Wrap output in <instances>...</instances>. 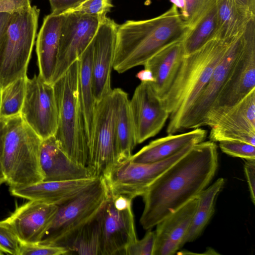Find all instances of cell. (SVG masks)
I'll return each mask as SVG.
<instances>
[{
    "instance_id": "obj_1",
    "label": "cell",
    "mask_w": 255,
    "mask_h": 255,
    "mask_svg": "<svg viewBox=\"0 0 255 255\" xmlns=\"http://www.w3.org/2000/svg\"><path fill=\"white\" fill-rule=\"evenodd\" d=\"M218 166L215 142L194 145L156 178L142 196L144 204L140 223L151 229L164 218L196 198L211 181Z\"/></svg>"
},
{
    "instance_id": "obj_2",
    "label": "cell",
    "mask_w": 255,
    "mask_h": 255,
    "mask_svg": "<svg viewBox=\"0 0 255 255\" xmlns=\"http://www.w3.org/2000/svg\"><path fill=\"white\" fill-rule=\"evenodd\" d=\"M188 29L173 4L156 17L118 24L113 68L123 73L143 66L162 49L183 40Z\"/></svg>"
},
{
    "instance_id": "obj_3",
    "label": "cell",
    "mask_w": 255,
    "mask_h": 255,
    "mask_svg": "<svg viewBox=\"0 0 255 255\" xmlns=\"http://www.w3.org/2000/svg\"><path fill=\"white\" fill-rule=\"evenodd\" d=\"M233 39L214 38L195 52L185 55L168 93L162 101L170 113L168 134L177 133L180 123Z\"/></svg>"
},
{
    "instance_id": "obj_4",
    "label": "cell",
    "mask_w": 255,
    "mask_h": 255,
    "mask_svg": "<svg viewBox=\"0 0 255 255\" xmlns=\"http://www.w3.org/2000/svg\"><path fill=\"white\" fill-rule=\"evenodd\" d=\"M42 140L20 115L6 119L2 165L10 188L43 181L39 161Z\"/></svg>"
},
{
    "instance_id": "obj_5",
    "label": "cell",
    "mask_w": 255,
    "mask_h": 255,
    "mask_svg": "<svg viewBox=\"0 0 255 255\" xmlns=\"http://www.w3.org/2000/svg\"><path fill=\"white\" fill-rule=\"evenodd\" d=\"M78 60L53 84L58 109L54 134L62 150L72 160L87 166L88 147L78 95Z\"/></svg>"
},
{
    "instance_id": "obj_6",
    "label": "cell",
    "mask_w": 255,
    "mask_h": 255,
    "mask_svg": "<svg viewBox=\"0 0 255 255\" xmlns=\"http://www.w3.org/2000/svg\"><path fill=\"white\" fill-rule=\"evenodd\" d=\"M39 14L35 5L11 14L0 37V89L27 77Z\"/></svg>"
},
{
    "instance_id": "obj_7",
    "label": "cell",
    "mask_w": 255,
    "mask_h": 255,
    "mask_svg": "<svg viewBox=\"0 0 255 255\" xmlns=\"http://www.w3.org/2000/svg\"><path fill=\"white\" fill-rule=\"evenodd\" d=\"M109 196L101 177L70 200L58 206L55 217L39 244L67 246L79 231L100 212Z\"/></svg>"
},
{
    "instance_id": "obj_8",
    "label": "cell",
    "mask_w": 255,
    "mask_h": 255,
    "mask_svg": "<svg viewBox=\"0 0 255 255\" xmlns=\"http://www.w3.org/2000/svg\"><path fill=\"white\" fill-rule=\"evenodd\" d=\"M255 89V19L248 22L242 49L203 126L211 128L229 109Z\"/></svg>"
},
{
    "instance_id": "obj_9",
    "label": "cell",
    "mask_w": 255,
    "mask_h": 255,
    "mask_svg": "<svg viewBox=\"0 0 255 255\" xmlns=\"http://www.w3.org/2000/svg\"><path fill=\"white\" fill-rule=\"evenodd\" d=\"M115 113V99L112 90L96 105L87 166L94 177L104 176L118 163Z\"/></svg>"
},
{
    "instance_id": "obj_10",
    "label": "cell",
    "mask_w": 255,
    "mask_h": 255,
    "mask_svg": "<svg viewBox=\"0 0 255 255\" xmlns=\"http://www.w3.org/2000/svg\"><path fill=\"white\" fill-rule=\"evenodd\" d=\"M193 145H188L172 156L152 163H136L128 159L117 164L102 177L109 195H124L132 200L142 196L156 178L185 155Z\"/></svg>"
},
{
    "instance_id": "obj_11",
    "label": "cell",
    "mask_w": 255,
    "mask_h": 255,
    "mask_svg": "<svg viewBox=\"0 0 255 255\" xmlns=\"http://www.w3.org/2000/svg\"><path fill=\"white\" fill-rule=\"evenodd\" d=\"M20 116L42 139L54 135L58 124V109L53 84L38 75L26 79Z\"/></svg>"
},
{
    "instance_id": "obj_12",
    "label": "cell",
    "mask_w": 255,
    "mask_h": 255,
    "mask_svg": "<svg viewBox=\"0 0 255 255\" xmlns=\"http://www.w3.org/2000/svg\"><path fill=\"white\" fill-rule=\"evenodd\" d=\"M62 14L64 17L52 84L78 59L93 39L101 21L105 17L74 13Z\"/></svg>"
},
{
    "instance_id": "obj_13",
    "label": "cell",
    "mask_w": 255,
    "mask_h": 255,
    "mask_svg": "<svg viewBox=\"0 0 255 255\" xmlns=\"http://www.w3.org/2000/svg\"><path fill=\"white\" fill-rule=\"evenodd\" d=\"M244 32L230 42L205 87L190 108L177 132L203 126L204 120L226 82L231 69L239 55L244 41Z\"/></svg>"
},
{
    "instance_id": "obj_14",
    "label": "cell",
    "mask_w": 255,
    "mask_h": 255,
    "mask_svg": "<svg viewBox=\"0 0 255 255\" xmlns=\"http://www.w3.org/2000/svg\"><path fill=\"white\" fill-rule=\"evenodd\" d=\"M129 103L136 144L157 134L169 117L151 82H141Z\"/></svg>"
},
{
    "instance_id": "obj_15",
    "label": "cell",
    "mask_w": 255,
    "mask_h": 255,
    "mask_svg": "<svg viewBox=\"0 0 255 255\" xmlns=\"http://www.w3.org/2000/svg\"><path fill=\"white\" fill-rule=\"evenodd\" d=\"M118 26L114 20L105 17L91 41L93 90L97 102L113 90L111 77Z\"/></svg>"
},
{
    "instance_id": "obj_16",
    "label": "cell",
    "mask_w": 255,
    "mask_h": 255,
    "mask_svg": "<svg viewBox=\"0 0 255 255\" xmlns=\"http://www.w3.org/2000/svg\"><path fill=\"white\" fill-rule=\"evenodd\" d=\"M101 230L102 255H126L137 239L131 206L117 207L109 196L102 211Z\"/></svg>"
},
{
    "instance_id": "obj_17",
    "label": "cell",
    "mask_w": 255,
    "mask_h": 255,
    "mask_svg": "<svg viewBox=\"0 0 255 255\" xmlns=\"http://www.w3.org/2000/svg\"><path fill=\"white\" fill-rule=\"evenodd\" d=\"M57 209L54 204L29 200L5 220L22 243L37 244L51 224Z\"/></svg>"
},
{
    "instance_id": "obj_18",
    "label": "cell",
    "mask_w": 255,
    "mask_h": 255,
    "mask_svg": "<svg viewBox=\"0 0 255 255\" xmlns=\"http://www.w3.org/2000/svg\"><path fill=\"white\" fill-rule=\"evenodd\" d=\"M198 203L195 198L156 225L152 255H173L183 245Z\"/></svg>"
},
{
    "instance_id": "obj_19",
    "label": "cell",
    "mask_w": 255,
    "mask_h": 255,
    "mask_svg": "<svg viewBox=\"0 0 255 255\" xmlns=\"http://www.w3.org/2000/svg\"><path fill=\"white\" fill-rule=\"evenodd\" d=\"M43 181H68L94 177L89 168L70 158L54 135L42 139L39 154Z\"/></svg>"
},
{
    "instance_id": "obj_20",
    "label": "cell",
    "mask_w": 255,
    "mask_h": 255,
    "mask_svg": "<svg viewBox=\"0 0 255 255\" xmlns=\"http://www.w3.org/2000/svg\"><path fill=\"white\" fill-rule=\"evenodd\" d=\"M97 177L68 181H42L10 188L11 195L29 200L59 205L73 199L90 186Z\"/></svg>"
},
{
    "instance_id": "obj_21",
    "label": "cell",
    "mask_w": 255,
    "mask_h": 255,
    "mask_svg": "<svg viewBox=\"0 0 255 255\" xmlns=\"http://www.w3.org/2000/svg\"><path fill=\"white\" fill-rule=\"evenodd\" d=\"M63 17L62 14L51 13L47 15L36 36L38 75L46 82L51 84L57 64Z\"/></svg>"
},
{
    "instance_id": "obj_22",
    "label": "cell",
    "mask_w": 255,
    "mask_h": 255,
    "mask_svg": "<svg viewBox=\"0 0 255 255\" xmlns=\"http://www.w3.org/2000/svg\"><path fill=\"white\" fill-rule=\"evenodd\" d=\"M207 135V130L200 128L183 133L168 134L152 140L131 155L128 160L141 164L160 161L172 156L188 145L204 141Z\"/></svg>"
},
{
    "instance_id": "obj_23",
    "label": "cell",
    "mask_w": 255,
    "mask_h": 255,
    "mask_svg": "<svg viewBox=\"0 0 255 255\" xmlns=\"http://www.w3.org/2000/svg\"><path fill=\"white\" fill-rule=\"evenodd\" d=\"M184 56L182 40L162 49L144 64V68L153 74L154 81L151 84L162 101L168 93Z\"/></svg>"
},
{
    "instance_id": "obj_24",
    "label": "cell",
    "mask_w": 255,
    "mask_h": 255,
    "mask_svg": "<svg viewBox=\"0 0 255 255\" xmlns=\"http://www.w3.org/2000/svg\"><path fill=\"white\" fill-rule=\"evenodd\" d=\"M93 47L91 41L79 57L78 95L84 125L88 152L91 144L95 107L92 76Z\"/></svg>"
},
{
    "instance_id": "obj_25",
    "label": "cell",
    "mask_w": 255,
    "mask_h": 255,
    "mask_svg": "<svg viewBox=\"0 0 255 255\" xmlns=\"http://www.w3.org/2000/svg\"><path fill=\"white\" fill-rule=\"evenodd\" d=\"M113 92L115 99V129L118 164L129 158L136 143L128 94L120 88L113 89Z\"/></svg>"
},
{
    "instance_id": "obj_26",
    "label": "cell",
    "mask_w": 255,
    "mask_h": 255,
    "mask_svg": "<svg viewBox=\"0 0 255 255\" xmlns=\"http://www.w3.org/2000/svg\"><path fill=\"white\" fill-rule=\"evenodd\" d=\"M217 27L215 38L231 40L242 34L255 17L241 9L234 0H216Z\"/></svg>"
},
{
    "instance_id": "obj_27",
    "label": "cell",
    "mask_w": 255,
    "mask_h": 255,
    "mask_svg": "<svg viewBox=\"0 0 255 255\" xmlns=\"http://www.w3.org/2000/svg\"><path fill=\"white\" fill-rule=\"evenodd\" d=\"M211 128L255 132V89L225 112Z\"/></svg>"
},
{
    "instance_id": "obj_28",
    "label": "cell",
    "mask_w": 255,
    "mask_h": 255,
    "mask_svg": "<svg viewBox=\"0 0 255 255\" xmlns=\"http://www.w3.org/2000/svg\"><path fill=\"white\" fill-rule=\"evenodd\" d=\"M225 183L223 178H219L197 196V207L184 239V245L195 240L202 233L214 213L216 197Z\"/></svg>"
},
{
    "instance_id": "obj_29",
    "label": "cell",
    "mask_w": 255,
    "mask_h": 255,
    "mask_svg": "<svg viewBox=\"0 0 255 255\" xmlns=\"http://www.w3.org/2000/svg\"><path fill=\"white\" fill-rule=\"evenodd\" d=\"M217 27L216 0H212L200 18L189 28L182 40L185 55L195 52L214 38Z\"/></svg>"
},
{
    "instance_id": "obj_30",
    "label": "cell",
    "mask_w": 255,
    "mask_h": 255,
    "mask_svg": "<svg viewBox=\"0 0 255 255\" xmlns=\"http://www.w3.org/2000/svg\"><path fill=\"white\" fill-rule=\"evenodd\" d=\"M102 209L79 231L68 245V254L102 255Z\"/></svg>"
},
{
    "instance_id": "obj_31",
    "label": "cell",
    "mask_w": 255,
    "mask_h": 255,
    "mask_svg": "<svg viewBox=\"0 0 255 255\" xmlns=\"http://www.w3.org/2000/svg\"><path fill=\"white\" fill-rule=\"evenodd\" d=\"M27 78H18L0 89V119H8L20 114Z\"/></svg>"
},
{
    "instance_id": "obj_32",
    "label": "cell",
    "mask_w": 255,
    "mask_h": 255,
    "mask_svg": "<svg viewBox=\"0 0 255 255\" xmlns=\"http://www.w3.org/2000/svg\"><path fill=\"white\" fill-rule=\"evenodd\" d=\"M113 7L111 0H84L62 14L74 13L93 16L105 17Z\"/></svg>"
},
{
    "instance_id": "obj_33",
    "label": "cell",
    "mask_w": 255,
    "mask_h": 255,
    "mask_svg": "<svg viewBox=\"0 0 255 255\" xmlns=\"http://www.w3.org/2000/svg\"><path fill=\"white\" fill-rule=\"evenodd\" d=\"M22 243L5 221H0V251L2 254L20 255Z\"/></svg>"
},
{
    "instance_id": "obj_34",
    "label": "cell",
    "mask_w": 255,
    "mask_h": 255,
    "mask_svg": "<svg viewBox=\"0 0 255 255\" xmlns=\"http://www.w3.org/2000/svg\"><path fill=\"white\" fill-rule=\"evenodd\" d=\"M209 137L213 142L224 140L245 142L255 145V132L248 130L210 128Z\"/></svg>"
},
{
    "instance_id": "obj_35",
    "label": "cell",
    "mask_w": 255,
    "mask_h": 255,
    "mask_svg": "<svg viewBox=\"0 0 255 255\" xmlns=\"http://www.w3.org/2000/svg\"><path fill=\"white\" fill-rule=\"evenodd\" d=\"M212 0H183L184 7L179 13L189 28L205 11Z\"/></svg>"
},
{
    "instance_id": "obj_36",
    "label": "cell",
    "mask_w": 255,
    "mask_h": 255,
    "mask_svg": "<svg viewBox=\"0 0 255 255\" xmlns=\"http://www.w3.org/2000/svg\"><path fill=\"white\" fill-rule=\"evenodd\" d=\"M222 152L233 157L246 160L255 159V145L239 141L224 140L219 142Z\"/></svg>"
},
{
    "instance_id": "obj_37",
    "label": "cell",
    "mask_w": 255,
    "mask_h": 255,
    "mask_svg": "<svg viewBox=\"0 0 255 255\" xmlns=\"http://www.w3.org/2000/svg\"><path fill=\"white\" fill-rule=\"evenodd\" d=\"M143 238L137 239L128 248L126 255H152L155 242V232L147 230Z\"/></svg>"
},
{
    "instance_id": "obj_38",
    "label": "cell",
    "mask_w": 255,
    "mask_h": 255,
    "mask_svg": "<svg viewBox=\"0 0 255 255\" xmlns=\"http://www.w3.org/2000/svg\"><path fill=\"white\" fill-rule=\"evenodd\" d=\"M68 250L64 247L37 244L22 243L20 255H68Z\"/></svg>"
},
{
    "instance_id": "obj_39",
    "label": "cell",
    "mask_w": 255,
    "mask_h": 255,
    "mask_svg": "<svg viewBox=\"0 0 255 255\" xmlns=\"http://www.w3.org/2000/svg\"><path fill=\"white\" fill-rule=\"evenodd\" d=\"M31 5V0H0V13L13 14Z\"/></svg>"
},
{
    "instance_id": "obj_40",
    "label": "cell",
    "mask_w": 255,
    "mask_h": 255,
    "mask_svg": "<svg viewBox=\"0 0 255 255\" xmlns=\"http://www.w3.org/2000/svg\"><path fill=\"white\" fill-rule=\"evenodd\" d=\"M244 171L250 190L251 200L255 203V159L246 160Z\"/></svg>"
},
{
    "instance_id": "obj_41",
    "label": "cell",
    "mask_w": 255,
    "mask_h": 255,
    "mask_svg": "<svg viewBox=\"0 0 255 255\" xmlns=\"http://www.w3.org/2000/svg\"><path fill=\"white\" fill-rule=\"evenodd\" d=\"M52 13L61 14L75 7L84 0H48Z\"/></svg>"
},
{
    "instance_id": "obj_42",
    "label": "cell",
    "mask_w": 255,
    "mask_h": 255,
    "mask_svg": "<svg viewBox=\"0 0 255 255\" xmlns=\"http://www.w3.org/2000/svg\"><path fill=\"white\" fill-rule=\"evenodd\" d=\"M6 120V119H0V185L6 181L2 165L3 144Z\"/></svg>"
},
{
    "instance_id": "obj_43",
    "label": "cell",
    "mask_w": 255,
    "mask_h": 255,
    "mask_svg": "<svg viewBox=\"0 0 255 255\" xmlns=\"http://www.w3.org/2000/svg\"><path fill=\"white\" fill-rule=\"evenodd\" d=\"M236 4L249 15L255 17V0H234Z\"/></svg>"
},
{
    "instance_id": "obj_44",
    "label": "cell",
    "mask_w": 255,
    "mask_h": 255,
    "mask_svg": "<svg viewBox=\"0 0 255 255\" xmlns=\"http://www.w3.org/2000/svg\"><path fill=\"white\" fill-rule=\"evenodd\" d=\"M136 77L141 82H153L154 78L152 72L147 68H145L139 71L136 74Z\"/></svg>"
},
{
    "instance_id": "obj_45",
    "label": "cell",
    "mask_w": 255,
    "mask_h": 255,
    "mask_svg": "<svg viewBox=\"0 0 255 255\" xmlns=\"http://www.w3.org/2000/svg\"><path fill=\"white\" fill-rule=\"evenodd\" d=\"M11 14L7 12L0 13V37L5 29Z\"/></svg>"
},
{
    "instance_id": "obj_46",
    "label": "cell",
    "mask_w": 255,
    "mask_h": 255,
    "mask_svg": "<svg viewBox=\"0 0 255 255\" xmlns=\"http://www.w3.org/2000/svg\"><path fill=\"white\" fill-rule=\"evenodd\" d=\"M2 254H3L0 251V255H2Z\"/></svg>"
}]
</instances>
